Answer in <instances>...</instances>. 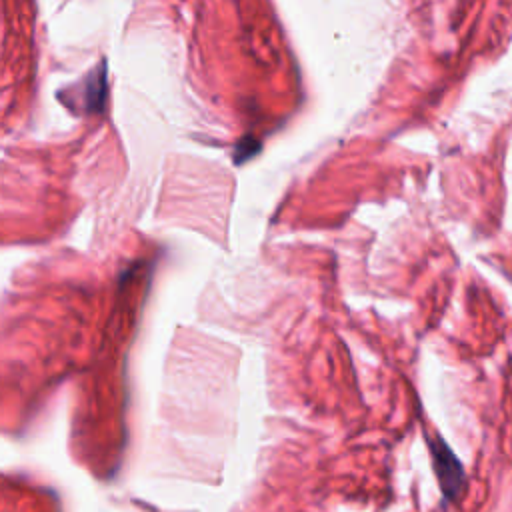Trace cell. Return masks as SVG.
Wrapping results in <instances>:
<instances>
[{"label": "cell", "instance_id": "obj_1", "mask_svg": "<svg viewBox=\"0 0 512 512\" xmlns=\"http://www.w3.org/2000/svg\"><path fill=\"white\" fill-rule=\"evenodd\" d=\"M430 450H432L434 470H436V476L440 480V488H442L444 496L446 498H456V494L460 492V488L464 484L462 464L458 462L454 452L442 440L430 442Z\"/></svg>", "mask_w": 512, "mask_h": 512}]
</instances>
